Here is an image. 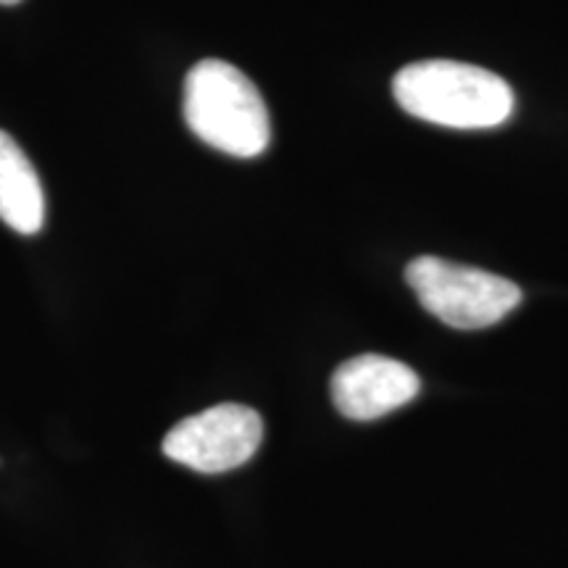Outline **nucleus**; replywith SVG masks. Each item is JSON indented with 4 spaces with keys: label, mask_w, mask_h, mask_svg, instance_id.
I'll return each mask as SVG.
<instances>
[{
    "label": "nucleus",
    "mask_w": 568,
    "mask_h": 568,
    "mask_svg": "<svg viewBox=\"0 0 568 568\" xmlns=\"http://www.w3.org/2000/svg\"><path fill=\"white\" fill-rule=\"evenodd\" d=\"M395 101L422 122L450 130H489L514 113V90L493 71L460 61H418L393 80Z\"/></svg>",
    "instance_id": "f257e3e1"
},
{
    "label": "nucleus",
    "mask_w": 568,
    "mask_h": 568,
    "mask_svg": "<svg viewBox=\"0 0 568 568\" xmlns=\"http://www.w3.org/2000/svg\"><path fill=\"white\" fill-rule=\"evenodd\" d=\"M184 122L205 145L234 159H255L272 142L261 92L232 63L205 59L184 80Z\"/></svg>",
    "instance_id": "f03ea898"
},
{
    "label": "nucleus",
    "mask_w": 568,
    "mask_h": 568,
    "mask_svg": "<svg viewBox=\"0 0 568 568\" xmlns=\"http://www.w3.org/2000/svg\"><path fill=\"white\" fill-rule=\"evenodd\" d=\"M406 282L418 303L453 329H487L521 303V287L474 266L418 255L406 266Z\"/></svg>",
    "instance_id": "7ed1b4c3"
},
{
    "label": "nucleus",
    "mask_w": 568,
    "mask_h": 568,
    "mask_svg": "<svg viewBox=\"0 0 568 568\" xmlns=\"http://www.w3.org/2000/svg\"><path fill=\"white\" fill-rule=\"evenodd\" d=\"M264 439V422L253 408L222 403L182 418L163 437V456L201 474H224L247 464Z\"/></svg>",
    "instance_id": "20e7f679"
},
{
    "label": "nucleus",
    "mask_w": 568,
    "mask_h": 568,
    "mask_svg": "<svg viewBox=\"0 0 568 568\" xmlns=\"http://www.w3.org/2000/svg\"><path fill=\"white\" fill-rule=\"evenodd\" d=\"M422 389L414 368L387 355H355L332 374V403L345 418L374 422L408 406Z\"/></svg>",
    "instance_id": "39448f33"
},
{
    "label": "nucleus",
    "mask_w": 568,
    "mask_h": 568,
    "mask_svg": "<svg viewBox=\"0 0 568 568\" xmlns=\"http://www.w3.org/2000/svg\"><path fill=\"white\" fill-rule=\"evenodd\" d=\"M0 219L19 234H38L45 222V195L32 161L0 130Z\"/></svg>",
    "instance_id": "423d86ee"
},
{
    "label": "nucleus",
    "mask_w": 568,
    "mask_h": 568,
    "mask_svg": "<svg viewBox=\"0 0 568 568\" xmlns=\"http://www.w3.org/2000/svg\"><path fill=\"white\" fill-rule=\"evenodd\" d=\"M21 0H0V6H17Z\"/></svg>",
    "instance_id": "0eeeda50"
}]
</instances>
